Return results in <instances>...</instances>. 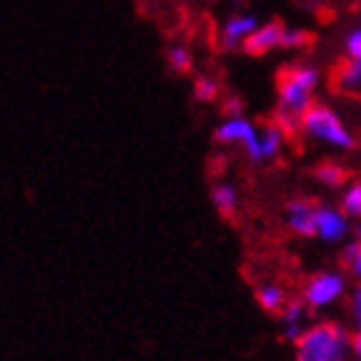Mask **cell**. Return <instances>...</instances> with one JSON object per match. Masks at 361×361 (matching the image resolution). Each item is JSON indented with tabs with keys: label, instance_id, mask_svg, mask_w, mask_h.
I'll return each instance as SVG.
<instances>
[{
	"label": "cell",
	"instance_id": "5bb4252c",
	"mask_svg": "<svg viewBox=\"0 0 361 361\" xmlns=\"http://www.w3.org/2000/svg\"><path fill=\"white\" fill-rule=\"evenodd\" d=\"M256 301L266 314H279L286 306L288 296L279 283H264V286L256 288Z\"/></svg>",
	"mask_w": 361,
	"mask_h": 361
},
{
	"label": "cell",
	"instance_id": "8fae6325",
	"mask_svg": "<svg viewBox=\"0 0 361 361\" xmlns=\"http://www.w3.org/2000/svg\"><path fill=\"white\" fill-rule=\"evenodd\" d=\"M331 88L341 96H361V58H346L334 68Z\"/></svg>",
	"mask_w": 361,
	"mask_h": 361
},
{
	"label": "cell",
	"instance_id": "9c48e42d",
	"mask_svg": "<svg viewBox=\"0 0 361 361\" xmlns=\"http://www.w3.org/2000/svg\"><path fill=\"white\" fill-rule=\"evenodd\" d=\"M283 25L281 20H266L261 23L259 28L251 33V38L243 45V53L248 56H266V53L281 51V35H283Z\"/></svg>",
	"mask_w": 361,
	"mask_h": 361
},
{
	"label": "cell",
	"instance_id": "d4e9b609",
	"mask_svg": "<svg viewBox=\"0 0 361 361\" xmlns=\"http://www.w3.org/2000/svg\"><path fill=\"white\" fill-rule=\"evenodd\" d=\"M336 361H351V359H349V356H344V359H336ZM354 361H356V359H354Z\"/></svg>",
	"mask_w": 361,
	"mask_h": 361
},
{
	"label": "cell",
	"instance_id": "8992f818",
	"mask_svg": "<svg viewBox=\"0 0 361 361\" xmlns=\"http://www.w3.org/2000/svg\"><path fill=\"white\" fill-rule=\"evenodd\" d=\"M261 25V20L254 13H233L221 23L219 30V43L224 51H243L246 40L251 38L256 28Z\"/></svg>",
	"mask_w": 361,
	"mask_h": 361
},
{
	"label": "cell",
	"instance_id": "9a60e30c",
	"mask_svg": "<svg viewBox=\"0 0 361 361\" xmlns=\"http://www.w3.org/2000/svg\"><path fill=\"white\" fill-rule=\"evenodd\" d=\"M346 178H349L346 169L341 164H334V161H324V164L316 169V180H319L322 186H326V188L346 186Z\"/></svg>",
	"mask_w": 361,
	"mask_h": 361
},
{
	"label": "cell",
	"instance_id": "ffe728a7",
	"mask_svg": "<svg viewBox=\"0 0 361 361\" xmlns=\"http://www.w3.org/2000/svg\"><path fill=\"white\" fill-rule=\"evenodd\" d=\"M311 45V33L296 25H283L281 35V51H304Z\"/></svg>",
	"mask_w": 361,
	"mask_h": 361
},
{
	"label": "cell",
	"instance_id": "30bf717a",
	"mask_svg": "<svg viewBox=\"0 0 361 361\" xmlns=\"http://www.w3.org/2000/svg\"><path fill=\"white\" fill-rule=\"evenodd\" d=\"M306 314H309V306L304 299H288L286 306L279 311V319H281V338L288 344H296L306 329Z\"/></svg>",
	"mask_w": 361,
	"mask_h": 361
},
{
	"label": "cell",
	"instance_id": "4fadbf2b",
	"mask_svg": "<svg viewBox=\"0 0 361 361\" xmlns=\"http://www.w3.org/2000/svg\"><path fill=\"white\" fill-rule=\"evenodd\" d=\"M238 191L233 183L228 180H216L214 186H211V203H214V209L219 211V216L224 219H233L238 214Z\"/></svg>",
	"mask_w": 361,
	"mask_h": 361
},
{
	"label": "cell",
	"instance_id": "ba28073f",
	"mask_svg": "<svg viewBox=\"0 0 361 361\" xmlns=\"http://www.w3.org/2000/svg\"><path fill=\"white\" fill-rule=\"evenodd\" d=\"M316 211H319V203L311 201V198H293V201L286 203V226L296 236L314 238Z\"/></svg>",
	"mask_w": 361,
	"mask_h": 361
},
{
	"label": "cell",
	"instance_id": "52a82bcc",
	"mask_svg": "<svg viewBox=\"0 0 361 361\" xmlns=\"http://www.w3.org/2000/svg\"><path fill=\"white\" fill-rule=\"evenodd\" d=\"M349 216L344 214L341 206H329V203H319L316 211V236L324 243H338L349 236Z\"/></svg>",
	"mask_w": 361,
	"mask_h": 361
},
{
	"label": "cell",
	"instance_id": "2e32d148",
	"mask_svg": "<svg viewBox=\"0 0 361 361\" xmlns=\"http://www.w3.org/2000/svg\"><path fill=\"white\" fill-rule=\"evenodd\" d=\"M166 63L173 73H188L193 68V53L183 43H171L166 51Z\"/></svg>",
	"mask_w": 361,
	"mask_h": 361
},
{
	"label": "cell",
	"instance_id": "7c38bea8",
	"mask_svg": "<svg viewBox=\"0 0 361 361\" xmlns=\"http://www.w3.org/2000/svg\"><path fill=\"white\" fill-rule=\"evenodd\" d=\"M288 133L276 123V121H269V123L261 126V164H269V161H276L281 156L283 146H286Z\"/></svg>",
	"mask_w": 361,
	"mask_h": 361
},
{
	"label": "cell",
	"instance_id": "6da1fadb",
	"mask_svg": "<svg viewBox=\"0 0 361 361\" xmlns=\"http://www.w3.org/2000/svg\"><path fill=\"white\" fill-rule=\"evenodd\" d=\"M322 73L314 63H291L276 78V113L301 118L304 111L316 101Z\"/></svg>",
	"mask_w": 361,
	"mask_h": 361
},
{
	"label": "cell",
	"instance_id": "7402d4cb",
	"mask_svg": "<svg viewBox=\"0 0 361 361\" xmlns=\"http://www.w3.org/2000/svg\"><path fill=\"white\" fill-rule=\"evenodd\" d=\"M351 316H354L356 326H361V283L351 291Z\"/></svg>",
	"mask_w": 361,
	"mask_h": 361
},
{
	"label": "cell",
	"instance_id": "7a4b0ae2",
	"mask_svg": "<svg viewBox=\"0 0 361 361\" xmlns=\"http://www.w3.org/2000/svg\"><path fill=\"white\" fill-rule=\"evenodd\" d=\"M293 349V361H336L351 354V334L336 322H319L304 329Z\"/></svg>",
	"mask_w": 361,
	"mask_h": 361
},
{
	"label": "cell",
	"instance_id": "ac0fdd59",
	"mask_svg": "<svg viewBox=\"0 0 361 361\" xmlns=\"http://www.w3.org/2000/svg\"><path fill=\"white\" fill-rule=\"evenodd\" d=\"M338 206L344 209L349 219H361V180H354L341 191V201Z\"/></svg>",
	"mask_w": 361,
	"mask_h": 361
},
{
	"label": "cell",
	"instance_id": "5b68a950",
	"mask_svg": "<svg viewBox=\"0 0 361 361\" xmlns=\"http://www.w3.org/2000/svg\"><path fill=\"white\" fill-rule=\"evenodd\" d=\"M346 291V276L341 271H322L306 281L301 299L306 301L311 311L326 309V306L336 304Z\"/></svg>",
	"mask_w": 361,
	"mask_h": 361
},
{
	"label": "cell",
	"instance_id": "44dd1931",
	"mask_svg": "<svg viewBox=\"0 0 361 361\" xmlns=\"http://www.w3.org/2000/svg\"><path fill=\"white\" fill-rule=\"evenodd\" d=\"M344 56L346 58H361V25L351 28L344 35Z\"/></svg>",
	"mask_w": 361,
	"mask_h": 361
},
{
	"label": "cell",
	"instance_id": "e0dca14e",
	"mask_svg": "<svg viewBox=\"0 0 361 361\" xmlns=\"http://www.w3.org/2000/svg\"><path fill=\"white\" fill-rule=\"evenodd\" d=\"M221 96V85L214 75H198L193 80V98L198 103H216Z\"/></svg>",
	"mask_w": 361,
	"mask_h": 361
},
{
	"label": "cell",
	"instance_id": "3957f363",
	"mask_svg": "<svg viewBox=\"0 0 361 361\" xmlns=\"http://www.w3.org/2000/svg\"><path fill=\"white\" fill-rule=\"evenodd\" d=\"M299 133L314 143H326L336 151H351L356 146V138L346 123L331 106L314 101L301 116Z\"/></svg>",
	"mask_w": 361,
	"mask_h": 361
},
{
	"label": "cell",
	"instance_id": "277c9868",
	"mask_svg": "<svg viewBox=\"0 0 361 361\" xmlns=\"http://www.w3.org/2000/svg\"><path fill=\"white\" fill-rule=\"evenodd\" d=\"M214 141L219 146H238L251 164H261V128L243 113L226 116L214 130Z\"/></svg>",
	"mask_w": 361,
	"mask_h": 361
},
{
	"label": "cell",
	"instance_id": "cb8c5ba5",
	"mask_svg": "<svg viewBox=\"0 0 361 361\" xmlns=\"http://www.w3.org/2000/svg\"><path fill=\"white\" fill-rule=\"evenodd\" d=\"M224 113H226V116H238V113H243L241 101H236V98H228V101H226Z\"/></svg>",
	"mask_w": 361,
	"mask_h": 361
},
{
	"label": "cell",
	"instance_id": "d6986e66",
	"mask_svg": "<svg viewBox=\"0 0 361 361\" xmlns=\"http://www.w3.org/2000/svg\"><path fill=\"white\" fill-rule=\"evenodd\" d=\"M341 266H344L346 274L361 279V233L344 246V251H341Z\"/></svg>",
	"mask_w": 361,
	"mask_h": 361
},
{
	"label": "cell",
	"instance_id": "603a6c76",
	"mask_svg": "<svg viewBox=\"0 0 361 361\" xmlns=\"http://www.w3.org/2000/svg\"><path fill=\"white\" fill-rule=\"evenodd\" d=\"M351 356H354L356 361H361V326L351 334Z\"/></svg>",
	"mask_w": 361,
	"mask_h": 361
}]
</instances>
